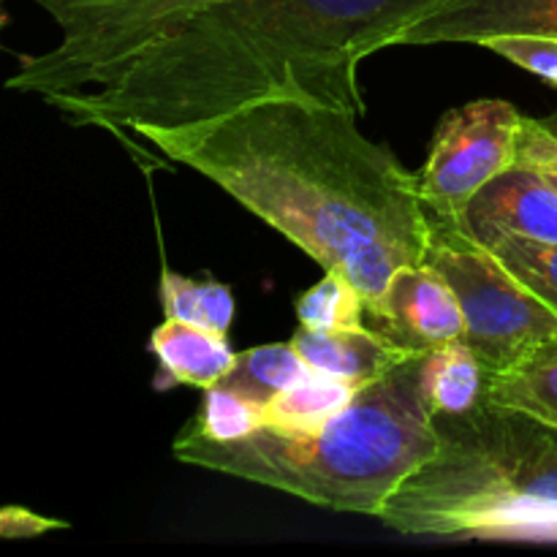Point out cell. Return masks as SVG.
<instances>
[{
	"mask_svg": "<svg viewBox=\"0 0 557 557\" xmlns=\"http://www.w3.org/2000/svg\"><path fill=\"white\" fill-rule=\"evenodd\" d=\"M136 136L226 190L321 270L348 277L368 313L397 270L428 259L417 174L368 139L357 114L277 98Z\"/></svg>",
	"mask_w": 557,
	"mask_h": 557,
	"instance_id": "6da1fadb",
	"label": "cell"
},
{
	"mask_svg": "<svg viewBox=\"0 0 557 557\" xmlns=\"http://www.w3.org/2000/svg\"><path fill=\"white\" fill-rule=\"evenodd\" d=\"M446 0H215L131 54L101 85L47 101L74 125L139 134L259 101L364 114L359 65Z\"/></svg>",
	"mask_w": 557,
	"mask_h": 557,
	"instance_id": "7a4b0ae2",
	"label": "cell"
},
{
	"mask_svg": "<svg viewBox=\"0 0 557 557\" xmlns=\"http://www.w3.org/2000/svg\"><path fill=\"white\" fill-rule=\"evenodd\" d=\"M433 451L422 357L406 359L362 386L335 419L310 433L261 428L239 441H212L185 424L172 444V455L188 466L375 520L389 495Z\"/></svg>",
	"mask_w": 557,
	"mask_h": 557,
	"instance_id": "3957f363",
	"label": "cell"
},
{
	"mask_svg": "<svg viewBox=\"0 0 557 557\" xmlns=\"http://www.w3.org/2000/svg\"><path fill=\"white\" fill-rule=\"evenodd\" d=\"M435 451L379 520L403 536L557 542V428L484 400L433 417Z\"/></svg>",
	"mask_w": 557,
	"mask_h": 557,
	"instance_id": "277c9868",
	"label": "cell"
},
{
	"mask_svg": "<svg viewBox=\"0 0 557 557\" xmlns=\"http://www.w3.org/2000/svg\"><path fill=\"white\" fill-rule=\"evenodd\" d=\"M60 27V41L22 54L9 90L44 101L96 87L141 47L215 0H36Z\"/></svg>",
	"mask_w": 557,
	"mask_h": 557,
	"instance_id": "5b68a950",
	"label": "cell"
},
{
	"mask_svg": "<svg viewBox=\"0 0 557 557\" xmlns=\"http://www.w3.org/2000/svg\"><path fill=\"white\" fill-rule=\"evenodd\" d=\"M430 267L444 275L466 319V346L490 375L557 337V310L528 292L460 221L430 215Z\"/></svg>",
	"mask_w": 557,
	"mask_h": 557,
	"instance_id": "8992f818",
	"label": "cell"
},
{
	"mask_svg": "<svg viewBox=\"0 0 557 557\" xmlns=\"http://www.w3.org/2000/svg\"><path fill=\"white\" fill-rule=\"evenodd\" d=\"M520 109L504 98H479L449 109L417 172L419 196L430 215L462 221L473 196L498 174L517 166Z\"/></svg>",
	"mask_w": 557,
	"mask_h": 557,
	"instance_id": "52a82bcc",
	"label": "cell"
},
{
	"mask_svg": "<svg viewBox=\"0 0 557 557\" xmlns=\"http://www.w3.org/2000/svg\"><path fill=\"white\" fill-rule=\"evenodd\" d=\"M368 315L375 332L411 357H424L433 348L466 337L460 302L428 261L397 270L379 308Z\"/></svg>",
	"mask_w": 557,
	"mask_h": 557,
	"instance_id": "ba28073f",
	"label": "cell"
},
{
	"mask_svg": "<svg viewBox=\"0 0 557 557\" xmlns=\"http://www.w3.org/2000/svg\"><path fill=\"white\" fill-rule=\"evenodd\" d=\"M498 36L557 38V0H446L408 27L400 47L479 44Z\"/></svg>",
	"mask_w": 557,
	"mask_h": 557,
	"instance_id": "9c48e42d",
	"label": "cell"
},
{
	"mask_svg": "<svg viewBox=\"0 0 557 557\" xmlns=\"http://www.w3.org/2000/svg\"><path fill=\"white\" fill-rule=\"evenodd\" d=\"M460 223L476 239L520 234L557 243V188L542 169L517 163L473 196Z\"/></svg>",
	"mask_w": 557,
	"mask_h": 557,
	"instance_id": "30bf717a",
	"label": "cell"
},
{
	"mask_svg": "<svg viewBox=\"0 0 557 557\" xmlns=\"http://www.w3.org/2000/svg\"><path fill=\"white\" fill-rule=\"evenodd\" d=\"M292 343L313 373L346 381L357 389L384 379L397 364L411 359V354L386 341L373 326L326 332L299 326L292 335Z\"/></svg>",
	"mask_w": 557,
	"mask_h": 557,
	"instance_id": "8fae6325",
	"label": "cell"
},
{
	"mask_svg": "<svg viewBox=\"0 0 557 557\" xmlns=\"http://www.w3.org/2000/svg\"><path fill=\"white\" fill-rule=\"evenodd\" d=\"M150 351L158 359V386H194V389H210L221 384L237 359L226 335L196 330L172 319L152 330Z\"/></svg>",
	"mask_w": 557,
	"mask_h": 557,
	"instance_id": "7c38bea8",
	"label": "cell"
},
{
	"mask_svg": "<svg viewBox=\"0 0 557 557\" xmlns=\"http://www.w3.org/2000/svg\"><path fill=\"white\" fill-rule=\"evenodd\" d=\"M490 373L466 341L446 343L422 357V395L433 417L468 413L487 400Z\"/></svg>",
	"mask_w": 557,
	"mask_h": 557,
	"instance_id": "4fadbf2b",
	"label": "cell"
},
{
	"mask_svg": "<svg viewBox=\"0 0 557 557\" xmlns=\"http://www.w3.org/2000/svg\"><path fill=\"white\" fill-rule=\"evenodd\" d=\"M487 400L557 428V337L504 373L490 375Z\"/></svg>",
	"mask_w": 557,
	"mask_h": 557,
	"instance_id": "5bb4252c",
	"label": "cell"
},
{
	"mask_svg": "<svg viewBox=\"0 0 557 557\" xmlns=\"http://www.w3.org/2000/svg\"><path fill=\"white\" fill-rule=\"evenodd\" d=\"M310 375L313 370L299 357L292 341L267 343V346L237 354L232 370L221 379V386L264 408L272 397L292 389L294 384L310 379Z\"/></svg>",
	"mask_w": 557,
	"mask_h": 557,
	"instance_id": "9a60e30c",
	"label": "cell"
},
{
	"mask_svg": "<svg viewBox=\"0 0 557 557\" xmlns=\"http://www.w3.org/2000/svg\"><path fill=\"white\" fill-rule=\"evenodd\" d=\"M357 392V386L346 384V381L313 373L310 379L294 384L292 389L272 397L261 408L264 428L283 430V433H310V430H319L330 419H335L354 400Z\"/></svg>",
	"mask_w": 557,
	"mask_h": 557,
	"instance_id": "2e32d148",
	"label": "cell"
},
{
	"mask_svg": "<svg viewBox=\"0 0 557 557\" xmlns=\"http://www.w3.org/2000/svg\"><path fill=\"white\" fill-rule=\"evenodd\" d=\"M161 308L163 315L172 321L196 326V330L215 332V335H228L234 313V294L226 283L218 281H194L180 272H161Z\"/></svg>",
	"mask_w": 557,
	"mask_h": 557,
	"instance_id": "e0dca14e",
	"label": "cell"
},
{
	"mask_svg": "<svg viewBox=\"0 0 557 557\" xmlns=\"http://www.w3.org/2000/svg\"><path fill=\"white\" fill-rule=\"evenodd\" d=\"M490 253L542 302L557 310V243L520 237V234H493L479 239Z\"/></svg>",
	"mask_w": 557,
	"mask_h": 557,
	"instance_id": "ac0fdd59",
	"label": "cell"
},
{
	"mask_svg": "<svg viewBox=\"0 0 557 557\" xmlns=\"http://www.w3.org/2000/svg\"><path fill=\"white\" fill-rule=\"evenodd\" d=\"M294 310H297L299 326L326 332L364 326L368 305L348 277H343L341 272L324 270V277L315 286L299 294Z\"/></svg>",
	"mask_w": 557,
	"mask_h": 557,
	"instance_id": "d6986e66",
	"label": "cell"
},
{
	"mask_svg": "<svg viewBox=\"0 0 557 557\" xmlns=\"http://www.w3.org/2000/svg\"><path fill=\"white\" fill-rule=\"evenodd\" d=\"M188 424L205 438L239 441L264 428V417H261V406L245 400V397L226 389V386L215 384L205 389L199 413Z\"/></svg>",
	"mask_w": 557,
	"mask_h": 557,
	"instance_id": "ffe728a7",
	"label": "cell"
},
{
	"mask_svg": "<svg viewBox=\"0 0 557 557\" xmlns=\"http://www.w3.org/2000/svg\"><path fill=\"white\" fill-rule=\"evenodd\" d=\"M490 52L500 54L509 63L520 65L528 74L539 76L557 87V38L549 36H498L482 44Z\"/></svg>",
	"mask_w": 557,
	"mask_h": 557,
	"instance_id": "44dd1931",
	"label": "cell"
},
{
	"mask_svg": "<svg viewBox=\"0 0 557 557\" xmlns=\"http://www.w3.org/2000/svg\"><path fill=\"white\" fill-rule=\"evenodd\" d=\"M517 163L557 172V112L549 117H522Z\"/></svg>",
	"mask_w": 557,
	"mask_h": 557,
	"instance_id": "7402d4cb",
	"label": "cell"
},
{
	"mask_svg": "<svg viewBox=\"0 0 557 557\" xmlns=\"http://www.w3.org/2000/svg\"><path fill=\"white\" fill-rule=\"evenodd\" d=\"M65 528L69 522L36 515L25 506H0V539H38Z\"/></svg>",
	"mask_w": 557,
	"mask_h": 557,
	"instance_id": "603a6c76",
	"label": "cell"
},
{
	"mask_svg": "<svg viewBox=\"0 0 557 557\" xmlns=\"http://www.w3.org/2000/svg\"><path fill=\"white\" fill-rule=\"evenodd\" d=\"M544 174H547V177L553 180V185H555V188H557V172H544Z\"/></svg>",
	"mask_w": 557,
	"mask_h": 557,
	"instance_id": "cb8c5ba5",
	"label": "cell"
},
{
	"mask_svg": "<svg viewBox=\"0 0 557 557\" xmlns=\"http://www.w3.org/2000/svg\"><path fill=\"white\" fill-rule=\"evenodd\" d=\"M0 16H3V20H9V16H5V0H0Z\"/></svg>",
	"mask_w": 557,
	"mask_h": 557,
	"instance_id": "d4e9b609",
	"label": "cell"
},
{
	"mask_svg": "<svg viewBox=\"0 0 557 557\" xmlns=\"http://www.w3.org/2000/svg\"><path fill=\"white\" fill-rule=\"evenodd\" d=\"M5 25V20H3V16H0V27H3Z\"/></svg>",
	"mask_w": 557,
	"mask_h": 557,
	"instance_id": "484cf974",
	"label": "cell"
}]
</instances>
